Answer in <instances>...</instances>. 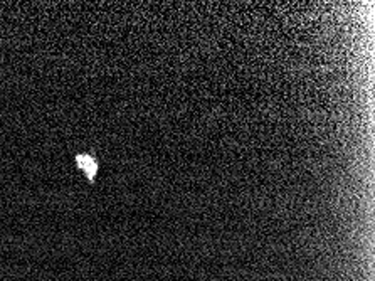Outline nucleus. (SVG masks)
Wrapping results in <instances>:
<instances>
[{"label":"nucleus","mask_w":375,"mask_h":281,"mask_svg":"<svg viewBox=\"0 0 375 281\" xmlns=\"http://www.w3.org/2000/svg\"><path fill=\"white\" fill-rule=\"evenodd\" d=\"M76 163H77V167H79V170L86 175V179L89 182H94V177H96V174H98L96 159H93V157L88 154H79V155H76Z\"/></svg>","instance_id":"f257e3e1"}]
</instances>
